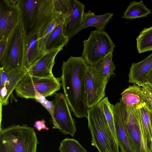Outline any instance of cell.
Segmentation results:
<instances>
[{"mask_svg":"<svg viewBox=\"0 0 152 152\" xmlns=\"http://www.w3.org/2000/svg\"><path fill=\"white\" fill-rule=\"evenodd\" d=\"M88 65L82 56L64 61L61 78L64 94L70 111L76 117L87 118L86 71Z\"/></svg>","mask_w":152,"mask_h":152,"instance_id":"cell-1","label":"cell"},{"mask_svg":"<svg viewBox=\"0 0 152 152\" xmlns=\"http://www.w3.org/2000/svg\"><path fill=\"white\" fill-rule=\"evenodd\" d=\"M20 21L27 35L40 32L53 20L64 15L56 6L54 0H18Z\"/></svg>","mask_w":152,"mask_h":152,"instance_id":"cell-2","label":"cell"},{"mask_svg":"<svg viewBox=\"0 0 152 152\" xmlns=\"http://www.w3.org/2000/svg\"><path fill=\"white\" fill-rule=\"evenodd\" d=\"M39 143L34 128L27 124L0 128V152H37Z\"/></svg>","mask_w":152,"mask_h":152,"instance_id":"cell-3","label":"cell"},{"mask_svg":"<svg viewBox=\"0 0 152 152\" xmlns=\"http://www.w3.org/2000/svg\"><path fill=\"white\" fill-rule=\"evenodd\" d=\"M87 118L92 146L97 148L99 152H121L98 104L88 109Z\"/></svg>","mask_w":152,"mask_h":152,"instance_id":"cell-4","label":"cell"},{"mask_svg":"<svg viewBox=\"0 0 152 152\" xmlns=\"http://www.w3.org/2000/svg\"><path fill=\"white\" fill-rule=\"evenodd\" d=\"M83 58L88 66L101 62L115 47L109 35L104 31L97 29L91 32L87 40L83 41Z\"/></svg>","mask_w":152,"mask_h":152,"instance_id":"cell-5","label":"cell"},{"mask_svg":"<svg viewBox=\"0 0 152 152\" xmlns=\"http://www.w3.org/2000/svg\"><path fill=\"white\" fill-rule=\"evenodd\" d=\"M60 78H44L33 76L26 73L15 89L16 95L21 98L34 99L36 93L45 97L59 90L62 86Z\"/></svg>","mask_w":152,"mask_h":152,"instance_id":"cell-6","label":"cell"},{"mask_svg":"<svg viewBox=\"0 0 152 152\" xmlns=\"http://www.w3.org/2000/svg\"><path fill=\"white\" fill-rule=\"evenodd\" d=\"M24 33L20 21L7 39L6 47L0 59L1 67L7 72L24 69L23 68Z\"/></svg>","mask_w":152,"mask_h":152,"instance_id":"cell-7","label":"cell"},{"mask_svg":"<svg viewBox=\"0 0 152 152\" xmlns=\"http://www.w3.org/2000/svg\"><path fill=\"white\" fill-rule=\"evenodd\" d=\"M119 102L125 129L132 149L135 152H146L142 142L139 108L126 107L121 98Z\"/></svg>","mask_w":152,"mask_h":152,"instance_id":"cell-8","label":"cell"},{"mask_svg":"<svg viewBox=\"0 0 152 152\" xmlns=\"http://www.w3.org/2000/svg\"><path fill=\"white\" fill-rule=\"evenodd\" d=\"M55 94L53 101L54 120L53 128L58 129L64 134H69L73 137L77 129L65 96L62 93Z\"/></svg>","mask_w":152,"mask_h":152,"instance_id":"cell-9","label":"cell"},{"mask_svg":"<svg viewBox=\"0 0 152 152\" xmlns=\"http://www.w3.org/2000/svg\"><path fill=\"white\" fill-rule=\"evenodd\" d=\"M109 80L102 76L93 66H88L86 87L89 108L98 104L104 98L105 90Z\"/></svg>","mask_w":152,"mask_h":152,"instance_id":"cell-10","label":"cell"},{"mask_svg":"<svg viewBox=\"0 0 152 152\" xmlns=\"http://www.w3.org/2000/svg\"><path fill=\"white\" fill-rule=\"evenodd\" d=\"M18 0H0V40L7 39L20 21Z\"/></svg>","mask_w":152,"mask_h":152,"instance_id":"cell-11","label":"cell"},{"mask_svg":"<svg viewBox=\"0 0 152 152\" xmlns=\"http://www.w3.org/2000/svg\"><path fill=\"white\" fill-rule=\"evenodd\" d=\"M85 6L76 0H69V10L65 15L64 32L69 41L80 26L82 20Z\"/></svg>","mask_w":152,"mask_h":152,"instance_id":"cell-12","label":"cell"},{"mask_svg":"<svg viewBox=\"0 0 152 152\" xmlns=\"http://www.w3.org/2000/svg\"><path fill=\"white\" fill-rule=\"evenodd\" d=\"M63 48L53 50L44 53L42 57L27 70L30 75L44 78L54 77L52 70L57 54Z\"/></svg>","mask_w":152,"mask_h":152,"instance_id":"cell-13","label":"cell"},{"mask_svg":"<svg viewBox=\"0 0 152 152\" xmlns=\"http://www.w3.org/2000/svg\"><path fill=\"white\" fill-rule=\"evenodd\" d=\"M39 32L27 35L24 32L23 68L27 70L42 56L39 47Z\"/></svg>","mask_w":152,"mask_h":152,"instance_id":"cell-14","label":"cell"},{"mask_svg":"<svg viewBox=\"0 0 152 152\" xmlns=\"http://www.w3.org/2000/svg\"><path fill=\"white\" fill-rule=\"evenodd\" d=\"M129 70V83L142 87L148 83L149 75L152 71V53L141 61L132 63Z\"/></svg>","mask_w":152,"mask_h":152,"instance_id":"cell-15","label":"cell"},{"mask_svg":"<svg viewBox=\"0 0 152 152\" xmlns=\"http://www.w3.org/2000/svg\"><path fill=\"white\" fill-rule=\"evenodd\" d=\"M113 114L115 127L118 144L121 152H135L130 144L122 120L120 103L114 105Z\"/></svg>","mask_w":152,"mask_h":152,"instance_id":"cell-16","label":"cell"},{"mask_svg":"<svg viewBox=\"0 0 152 152\" xmlns=\"http://www.w3.org/2000/svg\"><path fill=\"white\" fill-rule=\"evenodd\" d=\"M121 100L129 108H140L145 104L142 88L137 85L129 86L121 93Z\"/></svg>","mask_w":152,"mask_h":152,"instance_id":"cell-17","label":"cell"},{"mask_svg":"<svg viewBox=\"0 0 152 152\" xmlns=\"http://www.w3.org/2000/svg\"><path fill=\"white\" fill-rule=\"evenodd\" d=\"M113 14L107 12L104 14L97 15L91 10L83 14L81 23L73 36L82 29L93 26L99 30L104 31L106 25L113 17Z\"/></svg>","mask_w":152,"mask_h":152,"instance_id":"cell-18","label":"cell"},{"mask_svg":"<svg viewBox=\"0 0 152 152\" xmlns=\"http://www.w3.org/2000/svg\"><path fill=\"white\" fill-rule=\"evenodd\" d=\"M139 117L142 142L146 152H151V124L146 104L139 108Z\"/></svg>","mask_w":152,"mask_h":152,"instance_id":"cell-19","label":"cell"},{"mask_svg":"<svg viewBox=\"0 0 152 152\" xmlns=\"http://www.w3.org/2000/svg\"><path fill=\"white\" fill-rule=\"evenodd\" d=\"M64 23L57 25L48 37L45 43L44 53L53 50L63 48L68 42V38L64 32Z\"/></svg>","mask_w":152,"mask_h":152,"instance_id":"cell-20","label":"cell"},{"mask_svg":"<svg viewBox=\"0 0 152 152\" xmlns=\"http://www.w3.org/2000/svg\"><path fill=\"white\" fill-rule=\"evenodd\" d=\"M151 12V10L146 6L142 0L140 1H132L130 2L127 7L122 18L133 19L146 17Z\"/></svg>","mask_w":152,"mask_h":152,"instance_id":"cell-21","label":"cell"},{"mask_svg":"<svg viewBox=\"0 0 152 152\" xmlns=\"http://www.w3.org/2000/svg\"><path fill=\"white\" fill-rule=\"evenodd\" d=\"M137 47L139 53L152 50V26L145 28L136 39Z\"/></svg>","mask_w":152,"mask_h":152,"instance_id":"cell-22","label":"cell"},{"mask_svg":"<svg viewBox=\"0 0 152 152\" xmlns=\"http://www.w3.org/2000/svg\"><path fill=\"white\" fill-rule=\"evenodd\" d=\"M65 17V15H62L57 17L39 32V47L42 54H44L45 43L48 37L57 25L64 22Z\"/></svg>","mask_w":152,"mask_h":152,"instance_id":"cell-23","label":"cell"},{"mask_svg":"<svg viewBox=\"0 0 152 152\" xmlns=\"http://www.w3.org/2000/svg\"><path fill=\"white\" fill-rule=\"evenodd\" d=\"M98 104L102 109L112 134L118 143L114 125V105L110 102L107 97L104 98Z\"/></svg>","mask_w":152,"mask_h":152,"instance_id":"cell-24","label":"cell"},{"mask_svg":"<svg viewBox=\"0 0 152 152\" xmlns=\"http://www.w3.org/2000/svg\"><path fill=\"white\" fill-rule=\"evenodd\" d=\"M113 56V53H110L101 62L93 65L102 76L109 79L112 75H115L114 72L115 66L112 61Z\"/></svg>","mask_w":152,"mask_h":152,"instance_id":"cell-25","label":"cell"},{"mask_svg":"<svg viewBox=\"0 0 152 152\" xmlns=\"http://www.w3.org/2000/svg\"><path fill=\"white\" fill-rule=\"evenodd\" d=\"M27 70L22 69L7 72L9 77V85L6 87L7 90V95L6 97V103H9L10 96L12 94L13 91L15 89L19 83L26 75Z\"/></svg>","mask_w":152,"mask_h":152,"instance_id":"cell-26","label":"cell"},{"mask_svg":"<svg viewBox=\"0 0 152 152\" xmlns=\"http://www.w3.org/2000/svg\"><path fill=\"white\" fill-rule=\"evenodd\" d=\"M58 150L60 152H87L76 139L69 138L61 142Z\"/></svg>","mask_w":152,"mask_h":152,"instance_id":"cell-27","label":"cell"},{"mask_svg":"<svg viewBox=\"0 0 152 152\" xmlns=\"http://www.w3.org/2000/svg\"><path fill=\"white\" fill-rule=\"evenodd\" d=\"M142 87L146 105L148 110L152 111V95L144 87Z\"/></svg>","mask_w":152,"mask_h":152,"instance_id":"cell-28","label":"cell"},{"mask_svg":"<svg viewBox=\"0 0 152 152\" xmlns=\"http://www.w3.org/2000/svg\"><path fill=\"white\" fill-rule=\"evenodd\" d=\"M48 111L50 115L52 121L54 120V104L53 101H49L46 99L45 102L41 104Z\"/></svg>","mask_w":152,"mask_h":152,"instance_id":"cell-29","label":"cell"},{"mask_svg":"<svg viewBox=\"0 0 152 152\" xmlns=\"http://www.w3.org/2000/svg\"><path fill=\"white\" fill-rule=\"evenodd\" d=\"M0 76L3 86L7 87L9 85V77L8 73L1 67L0 68Z\"/></svg>","mask_w":152,"mask_h":152,"instance_id":"cell-30","label":"cell"},{"mask_svg":"<svg viewBox=\"0 0 152 152\" xmlns=\"http://www.w3.org/2000/svg\"><path fill=\"white\" fill-rule=\"evenodd\" d=\"M45 122L44 120L36 121L35 122L34 126L38 131H41L42 129L48 130L49 128L46 126Z\"/></svg>","mask_w":152,"mask_h":152,"instance_id":"cell-31","label":"cell"},{"mask_svg":"<svg viewBox=\"0 0 152 152\" xmlns=\"http://www.w3.org/2000/svg\"><path fill=\"white\" fill-rule=\"evenodd\" d=\"M7 43V39L0 40V59L2 58L3 55L6 47Z\"/></svg>","mask_w":152,"mask_h":152,"instance_id":"cell-32","label":"cell"},{"mask_svg":"<svg viewBox=\"0 0 152 152\" xmlns=\"http://www.w3.org/2000/svg\"><path fill=\"white\" fill-rule=\"evenodd\" d=\"M142 87H144L152 95V84L147 83Z\"/></svg>","mask_w":152,"mask_h":152,"instance_id":"cell-33","label":"cell"},{"mask_svg":"<svg viewBox=\"0 0 152 152\" xmlns=\"http://www.w3.org/2000/svg\"><path fill=\"white\" fill-rule=\"evenodd\" d=\"M151 124V132H152V111H151L148 110ZM151 152H152V140L151 141Z\"/></svg>","mask_w":152,"mask_h":152,"instance_id":"cell-34","label":"cell"},{"mask_svg":"<svg viewBox=\"0 0 152 152\" xmlns=\"http://www.w3.org/2000/svg\"><path fill=\"white\" fill-rule=\"evenodd\" d=\"M148 83L152 84V71L149 75L148 80Z\"/></svg>","mask_w":152,"mask_h":152,"instance_id":"cell-35","label":"cell"}]
</instances>
